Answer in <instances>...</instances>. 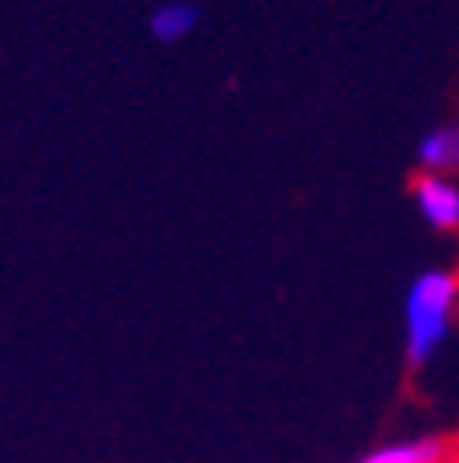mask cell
Here are the masks:
<instances>
[{
  "label": "cell",
  "instance_id": "2",
  "mask_svg": "<svg viewBox=\"0 0 459 463\" xmlns=\"http://www.w3.org/2000/svg\"><path fill=\"white\" fill-rule=\"evenodd\" d=\"M416 210L437 232H459V184L445 173H419L412 181Z\"/></svg>",
  "mask_w": 459,
  "mask_h": 463
},
{
  "label": "cell",
  "instance_id": "5",
  "mask_svg": "<svg viewBox=\"0 0 459 463\" xmlns=\"http://www.w3.org/2000/svg\"><path fill=\"white\" fill-rule=\"evenodd\" d=\"M195 26H199V8L192 5V0H165V5H158L151 12V19H147L151 37L162 41V44L184 41Z\"/></svg>",
  "mask_w": 459,
  "mask_h": 463
},
{
  "label": "cell",
  "instance_id": "1",
  "mask_svg": "<svg viewBox=\"0 0 459 463\" xmlns=\"http://www.w3.org/2000/svg\"><path fill=\"white\" fill-rule=\"evenodd\" d=\"M459 313V272L430 269L412 279L405 298V357L412 368H426L445 345Z\"/></svg>",
  "mask_w": 459,
  "mask_h": 463
},
{
  "label": "cell",
  "instance_id": "4",
  "mask_svg": "<svg viewBox=\"0 0 459 463\" xmlns=\"http://www.w3.org/2000/svg\"><path fill=\"white\" fill-rule=\"evenodd\" d=\"M448 441L441 438H412V441H393L364 452L357 463H441L448 456Z\"/></svg>",
  "mask_w": 459,
  "mask_h": 463
},
{
  "label": "cell",
  "instance_id": "6",
  "mask_svg": "<svg viewBox=\"0 0 459 463\" xmlns=\"http://www.w3.org/2000/svg\"><path fill=\"white\" fill-rule=\"evenodd\" d=\"M441 463H459V441H455V445H452V449H448V456H445V459H441Z\"/></svg>",
  "mask_w": 459,
  "mask_h": 463
},
{
  "label": "cell",
  "instance_id": "3",
  "mask_svg": "<svg viewBox=\"0 0 459 463\" xmlns=\"http://www.w3.org/2000/svg\"><path fill=\"white\" fill-rule=\"evenodd\" d=\"M416 158L423 165V173H459V126H437L430 129L419 147H416Z\"/></svg>",
  "mask_w": 459,
  "mask_h": 463
}]
</instances>
